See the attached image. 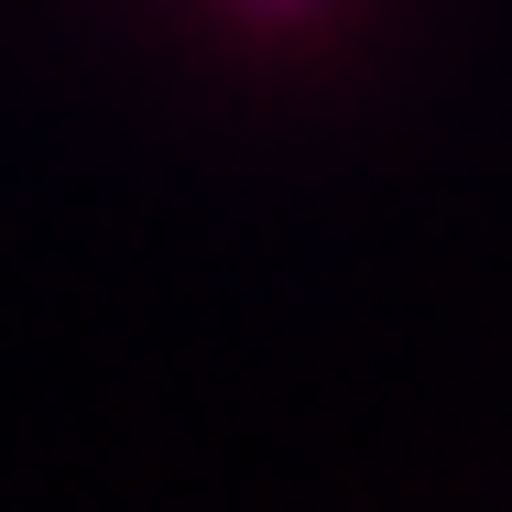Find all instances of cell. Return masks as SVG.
<instances>
[{
  "label": "cell",
  "instance_id": "cell-1",
  "mask_svg": "<svg viewBox=\"0 0 512 512\" xmlns=\"http://www.w3.org/2000/svg\"><path fill=\"white\" fill-rule=\"evenodd\" d=\"M251 11H306V0H251Z\"/></svg>",
  "mask_w": 512,
  "mask_h": 512
}]
</instances>
